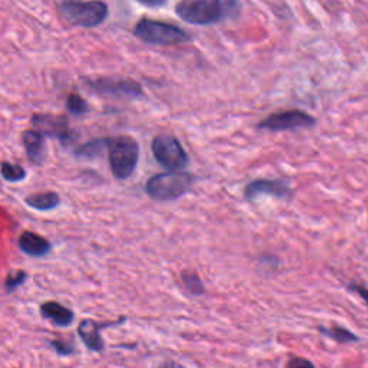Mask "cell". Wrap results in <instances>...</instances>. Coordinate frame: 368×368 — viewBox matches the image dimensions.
<instances>
[{"label": "cell", "mask_w": 368, "mask_h": 368, "mask_svg": "<svg viewBox=\"0 0 368 368\" xmlns=\"http://www.w3.org/2000/svg\"><path fill=\"white\" fill-rule=\"evenodd\" d=\"M239 0H183L176 6L177 16L196 26L216 25L241 15Z\"/></svg>", "instance_id": "cell-1"}, {"label": "cell", "mask_w": 368, "mask_h": 368, "mask_svg": "<svg viewBox=\"0 0 368 368\" xmlns=\"http://www.w3.org/2000/svg\"><path fill=\"white\" fill-rule=\"evenodd\" d=\"M134 37L147 45H180L190 41L187 32L170 23L153 19H141L134 26Z\"/></svg>", "instance_id": "cell-2"}, {"label": "cell", "mask_w": 368, "mask_h": 368, "mask_svg": "<svg viewBox=\"0 0 368 368\" xmlns=\"http://www.w3.org/2000/svg\"><path fill=\"white\" fill-rule=\"evenodd\" d=\"M194 177L183 172H169L153 176L147 184V194L157 202H170L190 191Z\"/></svg>", "instance_id": "cell-3"}, {"label": "cell", "mask_w": 368, "mask_h": 368, "mask_svg": "<svg viewBox=\"0 0 368 368\" xmlns=\"http://www.w3.org/2000/svg\"><path fill=\"white\" fill-rule=\"evenodd\" d=\"M110 167L115 179L127 180L139 164L140 147L139 143L131 137H115L111 139L110 148Z\"/></svg>", "instance_id": "cell-4"}, {"label": "cell", "mask_w": 368, "mask_h": 368, "mask_svg": "<svg viewBox=\"0 0 368 368\" xmlns=\"http://www.w3.org/2000/svg\"><path fill=\"white\" fill-rule=\"evenodd\" d=\"M62 16L75 26L95 27L103 25L108 18V6L99 0L80 2V0H63L59 5Z\"/></svg>", "instance_id": "cell-5"}, {"label": "cell", "mask_w": 368, "mask_h": 368, "mask_svg": "<svg viewBox=\"0 0 368 368\" xmlns=\"http://www.w3.org/2000/svg\"><path fill=\"white\" fill-rule=\"evenodd\" d=\"M151 151L157 163L170 172H180L189 164L183 146L170 134H158L151 143Z\"/></svg>", "instance_id": "cell-6"}, {"label": "cell", "mask_w": 368, "mask_h": 368, "mask_svg": "<svg viewBox=\"0 0 368 368\" xmlns=\"http://www.w3.org/2000/svg\"><path fill=\"white\" fill-rule=\"evenodd\" d=\"M85 84L96 94L111 98H140L143 96L141 85L128 78L117 77H99L95 80H87Z\"/></svg>", "instance_id": "cell-7"}, {"label": "cell", "mask_w": 368, "mask_h": 368, "mask_svg": "<svg viewBox=\"0 0 368 368\" xmlns=\"http://www.w3.org/2000/svg\"><path fill=\"white\" fill-rule=\"evenodd\" d=\"M317 124L315 117L300 110H289L282 113H275L266 117L258 124L259 129L266 131H292L299 128H311Z\"/></svg>", "instance_id": "cell-8"}, {"label": "cell", "mask_w": 368, "mask_h": 368, "mask_svg": "<svg viewBox=\"0 0 368 368\" xmlns=\"http://www.w3.org/2000/svg\"><path fill=\"white\" fill-rule=\"evenodd\" d=\"M33 127L44 134V136L53 137L59 140L62 144H70L74 141L75 134L70 128L68 120L65 117L59 115H51V114H35L32 117Z\"/></svg>", "instance_id": "cell-9"}, {"label": "cell", "mask_w": 368, "mask_h": 368, "mask_svg": "<svg viewBox=\"0 0 368 368\" xmlns=\"http://www.w3.org/2000/svg\"><path fill=\"white\" fill-rule=\"evenodd\" d=\"M260 196H272L285 202L293 197V189L288 183V180L278 179V180H267V179H259L250 182L245 187V198L249 202H253Z\"/></svg>", "instance_id": "cell-10"}, {"label": "cell", "mask_w": 368, "mask_h": 368, "mask_svg": "<svg viewBox=\"0 0 368 368\" xmlns=\"http://www.w3.org/2000/svg\"><path fill=\"white\" fill-rule=\"evenodd\" d=\"M125 321V318H120L117 321H107V322H98L95 319H84L80 326H78V336L81 337V340L84 341V344L95 353H99L104 350V341L101 337V331L104 328L113 326V325H120Z\"/></svg>", "instance_id": "cell-11"}, {"label": "cell", "mask_w": 368, "mask_h": 368, "mask_svg": "<svg viewBox=\"0 0 368 368\" xmlns=\"http://www.w3.org/2000/svg\"><path fill=\"white\" fill-rule=\"evenodd\" d=\"M18 243L20 250L32 258H44L52 249L48 239L39 236L38 233H33V231H23Z\"/></svg>", "instance_id": "cell-12"}, {"label": "cell", "mask_w": 368, "mask_h": 368, "mask_svg": "<svg viewBox=\"0 0 368 368\" xmlns=\"http://www.w3.org/2000/svg\"><path fill=\"white\" fill-rule=\"evenodd\" d=\"M44 137H45L44 134H41L38 129H27L22 136V141L27 158L33 164H41L44 161V154H45Z\"/></svg>", "instance_id": "cell-13"}, {"label": "cell", "mask_w": 368, "mask_h": 368, "mask_svg": "<svg viewBox=\"0 0 368 368\" xmlns=\"http://www.w3.org/2000/svg\"><path fill=\"white\" fill-rule=\"evenodd\" d=\"M41 314L58 326H70L74 322V312L55 300H48L41 305Z\"/></svg>", "instance_id": "cell-14"}, {"label": "cell", "mask_w": 368, "mask_h": 368, "mask_svg": "<svg viewBox=\"0 0 368 368\" xmlns=\"http://www.w3.org/2000/svg\"><path fill=\"white\" fill-rule=\"evenodd\" d=\"M25 203L35 210L48 212L59 206L61 198L55 191H44V193H35L27 196L25 198Z\"/></svg>", "instance_id": "cell-15"}, {"label": "cell", "mask_w": 368, "mask_h": 368, "mask_svg": "<svg viewBox=\"0 0 368 368\" xmlns=\"http://www.w3.org/2000/svg\"><path fill=\"white\" fill-rule=\"evenodd\" d=\"M318 331L322 334V336L337 341L340 344H351V343H358L360 341V337L355 336V334L347 328H343V326H331V328H326V326H318Z\"/></svg>", "instance_id": "cell-16"}, {"label": "cell", "mask_w": 368, "mask_h": 368, "mask_svg": "<svg viewBox=\"0 0 368 368\" xmlns=\"http://www.w3.org/2000/svg\"><path fill=\"white\" fill-rule=\"evenodd\" d=\"M111 139H98L92 140L75 150V156L81 158H94L96 156L101 154L104 150L110 148Z\"/></svg>", "instance_id": "cell-17"}, {"label": "cell", "mask_w": 368, "mask_h": 368, "mask_svg": "<svg viewBox=\"0 0 368 368\" xmlns=\"http://www.w3.org/2000/svg\"><path fill=\"white\" fill-rule=\"evenodd\" d=\"M0 175H2V177L9 182V183H18V182H22L26 179L27 173L26 170L23 169L22 165L19 164H12V163H2V165H0Z\"/></svg>", "instance_id": "cell-18"}, {"label": "cell", "mask_w": 368, "mask_h": 368, "mask_svg": "<svg viewBox=\"0 0 368 368\" xmlns=\"http://www.w3.org/2000/svg\"><path fill=\"white\" fill-rule=\"evenodd\" d=\"M66 108H68V111L72 115L77 117H81L89 111L88 103L78 94H71L68 98H66Z\"/></svg>", "instance_id": "cell-19"}, {"label": "cell", "mask_w": 368, "mask_h": 368, "mask_svg": "<svg viewBox=\"0 0 368 368\" xmlns=\"http://www.w3.org/2000/svg\"><path fill=\"white\" fill-rule=\"evenodd\" d=\"M182 281H183V285L186 286V289L193 295H202L205 292L203 282L200 281V278L193 272H184L182 275Z\"/></svg>", "instance_id": "cell-20"}, {"label": "cell", "mask_w": 368, "mask_h": 368, "mask_svg": "<svg viewBox=\"0 0 368 368\" xmlns=\"http://www.w3.org/2000/svg\"><path fill=\"white\" fill-rule=\"evenodd\" d=\"M27 278V274L23 272V271H13V272H9V275L6 277L5 279V288L8 292H12L15 291L18 286L23 285V282L26 281Z\"/></svg>", "instance_id": "cell-21"}, {"label": "cell", "mask_w": 368, "mask_h": 368, "mask_svg": "<svg viewBox=\"0 0 368 368\" xmlns=\"http://www.w3.org/2000/svg\"><path fill=\"white\" fill-rule=\"evenodd\" d=\"M51 345L55 348V351L59 355H70L74 353V345L72 343H66V341H52Z\"/></svg>", "instance_id": "cell-22"}, {"label": "cell", "mask_w": 368, "mask_h": 368, "mask_svg": "<svg viewBox=\"0 0 368 368\" xmlns=\"http://www.w3.org/2000/svg\"><path fill=\"white\" fill-rule=\"evenodd\" d=\"M286 368H317L314 365V362H311L310 360L307 358H303V357H295V358H291L286 364Z\"/></svg>", "instance_id": "cell-23"}, {"label": "cell", "mask_w": 368, "mask_h": 368, "mask_svg": "<svg viewBox=\"0 0 368 368\" xmlns=\"http://www.w3.org/2000/svg\"><path fill=\"white\" fill-rule=\"evenodd\" d=\"M348 288H350L351 291H354L360 298H362V299H364V303L368 305V289H367V288L360 286V285H355V284L350 285Z\"/></svg>", "instance_id": "cell-24"}, {"label": "cell", "mask_w": 368, "mask_h": 368, "mask_svg": "<svg viewBox=\"0 0 368 368\" xmlns=\"http://www.w3.org/2000/svg\"><path fill=\"white\" fill-rule=\"evenodd\" d=\"M137 2L147 8H161L169 2V0H137Z\"/></svg>", "instance_id": "cell-25"}, {"label": "cell", "mask_w": 368, "mask_h": 368, "mask_svg": "<svg viewBox=\"0 0 368 368\" xmlns=\"http://www.w3.org/2000/svg\"><path fill=\"white\" fill-rule=\"evenodd\" d=\"M158 368H186V367L182 365V364H179V362H176V361L169 360V361L161 362V364L158 365Z\"/></svg>", "instance_id": "cell-26"}]
</instances>
